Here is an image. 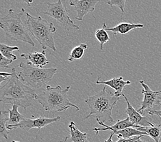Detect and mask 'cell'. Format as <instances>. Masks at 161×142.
<instances>
[{
	"label": "cell",
	"instance_id": "obj_26",
	"mask_svg": "<svg viewBox=\"0 0 161 142\" xmlns=\"http://www.w3.org/2000/svg\"><path fill=\"white\" fill-rule=\"evenodd\" d=\"M148 113L149 115H156V116L161 118V109L160 110H154V109H153L152 111L148 112Z\"/></svg>",
	"mask_w": 161,
	"mask_h": 142
},
{
	"label": "cell",
	"instance_id": "obj_14",
	"mask_svg": "<svg viewBox=\"0 0 161 142\" xmlns=\"http://www.w3.org/2000/svg\"><path fill=\"white\" fill-rule=\"evenodd\" d=\"M97 123L99 124H100L101 126H103V128H97V127L93 128V130L95 132V133H96V135H98V133L99 131H100V130H103V131H106V130H112L113 132H114V131H118V130H124L130 127L135 128L136 129H138L140 127L139 126H136L135 125H134L132 122H130V118L128 117L123 120H118L115 123V124L110 126L101 122H97Z\"/></svg>",
	"mask_w": 161,
	"mask_h": 142
},
{
	"label": "cell",
	"instance_id": "obj_5",
	"mask_svg": "<svg viewBox=\"0 0 161 142\" xmlns=\"http://www.w3.org/2000/svg\"><path fill=\"white\" fill-rule=\"evenodd\" d=\"M25 13L24 8L19 13L10 9L5 17L0 18V27L4 31L6 37L12 40H19L32 46L35 45L34 42L28 34L25 24L21 21V17Z\"/></svg>",
	"mask_w": 161,
	"mask_h": 142
},
{
	"label": "cell",
	"instance_id": "obj_25",
	"mask_svg": "<svg viewBox=\"0 0 161 142\" xmlns=\"http://www.w3.org/2000/svg\"><path fill=\"white\" fill-rule=\"evenodd\" d=\"M13 62V60L7 59L4 56L1 55V58H0V67L3 68H10L9 66H8V65L11 64Z\"/></svg>",
	"mask_w": 161,
	"mask_h": 142
},
{
	"label": "cell",
	"instance_id": "obj_21",
	"mask_svg": "<svg viewBox=\"0 0 161 142\" xmlns=\"http://www.w3.org/2000/svg\"><path fill=\"white\" fill-rule=\"evenodd\" d=\"M19 51V48L18 47H10V46L3 43H1V45H0V53H1V55L4 56L7 59L13 61L17 60V56L13 54V51Z\"/></svg>",
	"mask_w": 161,
	"mask_h": 142
},
{
	"label": "cell",
	"instance_id": "obj_27",
	"mask_svg": "<svg viewBox=\"0 0 161 142\" xmlns=\"http://www.w3.org/2000/svg\"><path fill=\"white\" fill-rule=\"evenodd\" d=\"M143 137V136H136V137H134L130 139V141L131 142H147V141H143L141 139V138Z\"/></svg>",
	"mask_w": 161,
	"mask_h": 142
},
{
	"label": "cell",
	"instance_id": "obj_2",
	"mask_svg": "<svg viewBox=\"0 0 161 142\" xmlns=\"http://www.w3.org/2000/svg\"><path fill=\"white\" fill-rule=\"evenodd\" d=\"M119 100V98L115 97L112 92L106 91V86H104L102 90L85 100L90 112L84 118V120L95 116L97 122H101L104 124L114 122L112 111Z\"/></svg>",
	"mask_w": 161,
	"mask_h": 142
},
{
	"label": "cell",
	"instance_id": "obj_16",
	"mask_svg": "<svg viewBox=\"0 0 161 142\" xmlns=\"http://www.w3.org/2000/svg\"><path fill=\"white\" fill-rule=\"evenodd\" d=\"M143 28H144V25L143 24L121 23V24L113 27V28H107V27H106V30L107 32H113L114 35H117V34H127L133 29Z\"/></svg>",
	"mask_w": 161,
	"mask_h": 142
},
{
	"label": "cell",
	"instance_id": "obj_4",
	"mask_svg": "<svg viewBox=\"0 0 161 142\" xmlns=\"http://www.w3.org/2000/svg\"><path fill=\"white\" fill-rule=\"evenodd\" d=\"M25 25L33 37L39 42L43 50L49 48L56 51L53 35L56 32L53 23L48 22L41 17H33L25 12Z\"/></svg>",
	"mask_w": 161,
	"mask_h": 142
},
{
	"label": "cell",
	"instance_id": "obj_18",
	"mask_svg": "<svg viewBox=\"0 0 161 142\" xmlns=\"http://www.w3.org/2000/svg\"><path fill=\"white\" fill-rule=\"evenodd\" d=\"M138 130L146 133L147 135L152 137L155 142H160L161 138V124H154L150 127L140 126Z\"/></svg>",
	"mask_w": 161,
	"mask_h": 142
},
{
	"label": "cell",
	"instance_id": "obj_10",
	"mask_svg": "<svg viewBox=\"0 0 161 142\" xmlns=\"http://www.w3.org/2000/svg\"><path fill=\"white\" fill-rule=\"evenodd\" d=\"M99 2L98 0H71L69 3L71 6H74L75 12L77 13L76 20L82 21L86 14L93 12L95 6Z\"/></svg>",
	"mask_w": 161,
	"mask_h": 142
},
{
	"label": "cell",
	"instance_id": "obj_24",
	"mask_svg": "<svg viewBox=\"0 0 161 142\" xmlns=\"http://www.w3.org/2000/svg\"><path fill=\"white\" fill-rule=\"evenodd\" d=\"M108 5L110 6H115L119 8L122 14L124 13V8H125V0H119V1H115V0H110L106 2Z\"/></svg>",
	"mask_w": 161,
	"mask_h": 142
},
{
	"label": "cell",
	"instance_id": "obj_7",
	"mask_svg": "<svg viewBox=\"0 0 161 142\" xmlns=\"http://www.w3.org/2000/svg\"><path fill=\"white\" fill-rule=\"evenodd\" d=\"M43 13L55 19L67 29H80L79 26L75 25L71 19L69 10L63 5V2L61 0L56 3H47V8Z\"/></svg>",
	"mask_w": 161,
	"mask_h": 142
},
{
	"label": "cell",
	"instance_id": "obj_17",
	"mask_svg": "<svg viewBox=\"0 0 161 142\" xmlns=\"http://www.w3.org/2000/svg\"><path fill=\"white\" fill-rule=\"evenodd\" d=\"M114 135H116L118 138H124V139H131V138L136 136H145L147 135L146 133L140 131L136 129L135 128H127L121 130H118V131L113 132Z\"/></svg>",
	"mask_w": 161,
	"mask_h": 142
},
{
	"label": "cell",
	"instance_id": "obj_22",
	"mask_svg": "<svg viewBox=\"0 0 161 142\" xmlns=\"http://www.w3.org/2000/svg\"><path fill=\"white\" fill-rule=\"evenodd\" d=\"M88 48V45L85 43L80 44L72 49V51L69 56L68 60L69 62H73L74 60H80L84 54V51Z\"/></svg>",
	"mask_w": 161,
	"mask_h": 142
},
{
	"label": "cell",
	"instance_id": "obj_32",
	"mask_svg": "<svg viewBox=\"0 0 161 142\" xmlns=\"http://www.w3.org/2000/svg\"><path fill=\"white\" fill-rule=\"evenodd\" d=\"M159 100H160V105H161V97H159Z\"/></svg>",
	"mask_w": 161,
	"mask_h": 142
},
{
	"label": "cell",
	"instance_id": "obj_11",
	"mask_svg": "<svg viewBox=\"0 0 161 142\" xmlns=\"http://www.w3.org/2000/svg\"><path fill=\"white\" fill-rule=\"evenodd\" d=\"M123 97L125 98V101L127 103V109L125 110V113L128 115V117L130 118V122L136 126H143V127H150L154 126V124L150 122V120L147 116H143L142 115L138 112L133 106L130 104L128 98L123 94Z\"/></svg>",
	"mask_w": 161,
	"mask_h": 142
},
{
	"label": "cell",
	"instance_id": "obj_9",
	"mask_svg": "<svg viewBox=\"0 0 161 142\" xmlns=\"http://www.w3.org/2000/svg\"><path fill=\"white\" fill-rule=\"evenodd\" d=\"M139 83L142 86V93L143 94V100L141 103V107L139 109H138V112L143 115L145 110H147V113L152 111V108L155 105H160L159 94L161 93V91L154 92L151 90L144 81H140Z\"/></svg>",
	"mask_w": 161,
	"mask_h": 142
},
{
	"label": "cell",
	"instance_id": "obj_20",
	"mask_svg": "<svg viewBox=\"0 0 161 142\" xmlns=\"http://www.w3.org/2000/svg\"><path fill=\"white\" fill-rule=\"evenodd\" d=\"M18 107L17 105H13V107L11 109H9L8 113H9V121L8 123V125H16L19 124L21 122L24 120L25 118L21 115L18 111Z\"/></svg>",
	"mask_w": 161,
	"mask_h": 142
},
{
	"label": "cell",
	"instance_id": "obj_31",
	"mask_svg": "<svg viewBox=\"0 0 161 142\" xmlns=\"http://www.w3.org/2000/svg\"><path fill=\"white\" fill-rule=\"evenodd\" d=\"M23 3H27L28 4V6H30L33 3V1H23Z\"/></svg>",
	"mask_w": 161,
	"mask_h": 142
},
{
	"label": "cell",
	"instance_id": "obj_8",
	"mask_svg": "<svg viewBox=\"0 0 161 142\" xmlns=\"http://www.w3.org/2000/svg\"><path fill=\"white\" fill-rule=\"evenodd\" d=\"M61 119L60 116H57L53 118L39 117L35 119H27L21 122L19 124L16 125H7V129L8 130H12L17 129H22L25 130L26 131H29L30 129L36 128L40 130L41 129L45 128L46 126L51 124L53 122H58Z\"/></svg>",
	"mask_w": 161,
	"mask_h": 142
},
{
	"label": "cell",
	"instance_id": "obj_1",
	"mask_svg": "<svg viewBox=\"0 0 161 142\" xmlns=\"http://www.w3.org/2000/svg\"><path fill=\"white\" fill-rule=\"evenodd\" d=\"M36 97V90L21 82L14 68H13V75L9 80L0 87L1 103L17 105L24 110L32 106V102Z\"/></svg>",
	"mask_w": 161,
	"mask_h": 142
},
{
	"label": "cell",
	"instance_id": "obj_29",
	"mask_svg": "<svg viewBox=\"0 0 161 142\" xmlns=\"http://www.w3.org/2000/svg\"><path fill=\"white\" fill-rule=\"evenodd\" d=\"M116 142H131L130 139H124V138H119V140Z\"/></svg>",
	"mask_w": 161,
	"mask_h": 142
},
{
	"label": "cell",
	"instance_id": "obj_23",
	"mask_svg": "<svg viewBox=\"0 0 161 142\" xmlns=\"http://www.w3.org/2000/svg\"><path fill=\"white\" fill-rule=\"evenodd\" d=\"M106 24H104L103 25V28L102 29H98L95 34V38H96V39L99 42V43L101 45V50H103V45L108 43L110 40V37L108 32L106 30Z\"/></svg>",
	"mask_w": 161,
	"mask_h": 142
},
{
	"label": "cell",
	"instance_id": "obj_15",
	"mask_svg": "<svg viewBox=\"0 0 161 142\" xmlns=\"http://www.w3.org/2000/svg\"><path fill=\"white\" fill-rule=\"evenodd\" d=\"M69 128V136L65 137L63 142H67L69 139H71V142H89L87 139L88 134L80 131L74 121L70 122Z\"/></svg>",
	"mask_w": 161,
	"mask_h": 142
},
{
	"label": "cell",
	"instance_id": "obj_28",
	"mask_svg": "<svg viewBox=\"0 0 161 142\" xmlns=\"http://www.w3.org/2000/svg\"><path fill=\"white\" fill-rule=\"evenodd\" d=\"M13 75V72L12 73H8V72H1V74H0V76H2L3 77H6V78H9L11 76Z\"/></svg>",
	"mask_w": 161,
	"mask_h": 142
},
{
	"label": "cell",
	"instance_id": "obj_6",
	"mask_svg": "<svg viewBox=\"0 0 161 142\" xmlns=\"http://www.w3.org/2000/svg\"><path fill=\"white\" fill-rule=\"evenodd\" d=\"M19 67L21 68L19 77L26 86L34 90L39 89L51 82L57 71L56 68H39L24 62H21Z\"/></svg>",
	"mask_w": 161,
	"mask_h": 142
},
{
	"label": "cell",
	"instance_id": "obj_12",
	"mask_svg": "<svg viewBox=\"0 0 161 142\" xmlns=\"http://www.w3.org/2000/svg\"><path fill=\"white\" fill-rule=\"evenodd\" d=\"M21 57L27 61V64L33 65L36 68H43V67L49 63V61L46 57L45 50L42 52H34L29 53H22Z\"/></svg>",
	"mask_w": 161,
	"mask_h": 142
},
{
	"label": "cell",
	"instance_id": "obj_3",
	"mask_svg": "<svg viewBox=\"0 0 161 142\" xmlns=\"http://www.w3.org/2000/svg\"><path fill=\"white\" fill-rule=\"evenodd\" d=\"M70 88L71 86L63 88L60 86L56 87L47 86L41 94H37L36 100L45 110L52 114L66 111L70 107H74L76 111H79V107L73 104L69 98L67 92Z\"/></svg>",
	"mask_w": 161,
	"mask_h": 142
},
{
	"label": "cell",
	"instance_id": "obj_13",
	"mask_svg": "<svg viewBox=\"0 0 161 142\" xmlns=\"http://www.w3.org/2000/svg\"><path fill=\"white\" fill-rule=\"evenodd\" d=\"M100 79L101 78L99 77L96 82H95V83L97 84V85H104L113 88V90H114V92H114V95L118 98H119L120 96L123 94L122 92L125 86L131 84V82H130V81H126V82L125 81H124L122 76L114 77L110 80L103 81V82H101Z\"/></svg>",
	"mask_w": 161,
	"mask_h": 142
},
{
	"label": "cell",
	"instance_id": "obj_33",
	"mask_svg": "<svg viewBox=\"0 0 161 142\" xmlns=\"http://www.w3.org/2000/svg\"><path fill=\"white\" fill-rule=\"evenodd\" d=\"M12 142H19V141H14V140H13Z\"/></svg>",
	"mask_w": 161,
	"mask_h": 142
},
{
	"label": "cell",
	"instance_id": "obj_30",
	"mask_svg": "<svg viewBox=\"0 0 161 142\" xmlns=\"http://www.w3.org/2000/svg\"><path fill=\"white\" fill-rule=\"evenodd\" d=\"M113 135H114V133H111V135H110V136L108 139H106V140H104V141H103V142H113Z\"/></svg>",
	"mask_w": 161,
	"mask_h": 142
},
{
	"label": "cell",
	"instance_id": "obj_19",
	"mask_svg": "<svg viewBox=\"0 0 161 142\" xmlns=\"http://www.w3.org/2000/svg\"><path fill=\"white\" fill-rule=\"evenodd\" d=\"M9 121V113L8 111H1L0 112V137L8 139L9 130L7 129L6 123Z\"/></svg>",
	"mask_w": 161,
	"mask_h": 142
}]
</instances>
